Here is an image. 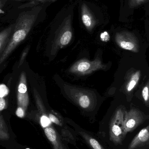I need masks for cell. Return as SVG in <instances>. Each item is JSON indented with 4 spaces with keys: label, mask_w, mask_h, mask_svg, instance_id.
<instances>
[{
    "label": "cell",
    "mask_w": 149,
    "mask_h": 149,
    "mask_svg": "<svg viewBox=\"0 0 149 149\" xmlns=\"http://www.w3.org/2000/svg\"><path fill=\"white\" fill-rule=\"evenodd\" d=\"M13 1H26V0H13ZM28 1H36L40 2L45 3L46 2H54L57 0H28Z\"/></svg>",
    "instance_id": "cell-23"
},
{
    "label": "cell",
    "mask_w": 149,
    "mask_h": 149,
    "mask_svg": "<svg viewBox=\"0 0 149 149\" xmlns=\"http://www.w3.org/2000/svg\"><path fill=\"white\" fill-rule=\"evenodd\" d=\"M8 93L9 89L7 86L4 84H0V98H3Z\"/></svg>",
    "instance_id": "cell-17"
},
{
    "label": "cell",
    "mask_w": 149,
    "mask_h": 149,
    "mask_svg": "<svg viewBox=\"0 0 149 149\" xmlns=\"http://www.w3.org/2000/svg\"><path fill=\"white\" fill-rule=\"evenodd\" d=\"M9 138V134L7 125L2 116H0V140L7 141Z\"/></svg>",
    "instance_id": "cell-14"
},
{
    "label": "cell",
    "mask_w": 149,
    "mask_h": 149,
    "mask_svg": "<svg viewBox=\"0 0 149 149\" xmlns=\"http://www.w3.org/2000/svg\"><path fill=\"white\" fill-rule=\"evenodd\" d=\"M44 129L45 134L52 144L53 149H65L60 141L57 133L50 125L44 128Z\"/></svg>",
    "instance_id": "cell-10"
},
{
    "label": "cell",
    "mask_w": 149,
    "mask_h": 149,
    "mask_svg": "<svg viewBox=\"0 0 149 149\" xmlns=\"http://www.w3.org/2000/svg\"><path fill=\"white\" fill-rule=\"evenodd\" d=\"M141 76V71H137L131 75L130 79L127 85V90L128 92L132 91L137 85Z\"/></svg>",
    "instance_id": "cell-13"
},
{
    "label": "cell",
    "mask_w": 149,
    "mask_h": 149,
    "mask_svg": "<svg viewBox=\"0 0 149 149\" xmlns=\"http://www.w3.org/2000/svg\"><path fill=\"white\" fill-rule=\"evenodd\" d=\"M146 120L143 113L137 109H131L126 112L124 120V134L133 131Z\"/></svg>",
    "instance_id": "cell-4"
},
{
    "label": "cell",
    "mask_w": 149,
    "mask_h": 149,
    "mask_svg": "<svg viewBox=\"0 0 149 149\" xmlns=\"http://www.w3.org/2000/svg\"><path fill=\"white\" fill-rule=\"evenodd\" d=\"M70 90V94L74 102L83 109H88L92 104V97L88 93L79 90L77 88H72Z\"/></svg>",
    "instance_id": "cell-9"
},
{
    "label": "cell",
    "mask_w": 149,
    "mask_h": 149,
    "mask_svg": "<svg viewBox=\"0 0 149 149\" xmlns=\"http://www.w3.org/2000/svg\"><path fill=\"white\" fill-rule=\"evenodd\" d=\"M126 111L119 109L115 113L109 125L110 139L115 144H121L124 134V120Z\"/></svg>",
    "instance_id": "cell-2"
},
{
    "label": "cell",
    "mask_w": 149,
    "mask_h": 149,
    "mask_svg": "<svg viewBox=\"0 0 149 149\" xmlns=\"http://www.w3.org/2000/svg\"><path fill=\"white\" fill-rule=\"evenodd\" d=\"M106 67L100 58H96L93 61L82 59L76 62L70 68V72L79 75H86L99 70H103Z\"/></svg>",
    "instance_id": "cell-3"
},
{
    "label": "cell",
    "mask_w": 149,
    "mask_h": 149,
    "mask_svg": "<svg viewBox=\"0 0 149 149\" xmlns=\"http://www.w3.org/2000/svg\"><path fill=\"white\" fill-rule=\"evenodd\" d=\"M72 31L70 22L67 20L59 30L56 37L52 46V50L53 52L69 44L72 38Z\"/></svg>",
    "instance_id": "cell-6"
},
{
    "label": "cell",
    "mask_w": 149,
    "mask_h": 149,
    "mask_svg": "<svg viewBox=\"0 0 149 149\" xmlns=\"http://www.w3.org/2000/svg\"><path fill=\"white\" fill-rule=\"evenodd\" d=\"M26 110H24L22 108L17 107L16 111V115L19 118H23L24 117Z\"/></svg>",
    "instance_id": "cell-19"
},
{
    "label": "cell",
    "mask_w": 149,
    "mask_h": 149,
    "mask_svg": "<svg viewBox=\"0 0 149 149\" xmlns=\"http://www.w3.org/2000/svg\"><path fill=\"white\" fill-rule=\"evenodd\" d=\"M15 25V23L11 24L0 32V52L7 46L13 33Z\"/></svg>",
    "instance_id": "cell-12"
},
{
    "label": "cell",
    "mask_w": 149,
    "mask_h": 149,
    "mask_svg": "<svg viewBox=\"0 0 149 149\" xmlns=\"http://www.w3.org/2000/svg\"><path fill=\"white\" fill-rule=\"evenodd\" d=\"M38 15V10H30L20 13L15 23L10 39L0 57V65L18 45L26 38L36 20Z\"/></svg>",
    "instance_id": "cell-1"
},
{
    "label": "cell",
    "mask_w": 149,
    "mask_h": 149,
    "mask_svg": "<svg viewBox=\"0 0 149 149\" xmlns=\"http://www.w3.org/2000/svg\"><path fill=\"white\" fill-rule=\"evenodd\" d=\"M49 117L51 122L53 123H55L57 125H60V126L61 125V122H60L59 119L53 114H49Z\"/></svg>",
    "instance_id": "cell-20"
},
{
    "label": "cell",
    "mask_w": 149,
    "mask_h": 149,
    "mask_svg": "<svg viewBox=\"0 0 149 149\" xmlns=\"http://www.w3.org/2000/svg\"><path fill=\"white\" fill-rule=\"evenodd\" d=\"M115 41L117 44L123 49L134 52L139 51V45L135 36L131 32L123 31L116 34Z\"/></svg>",
    "instance_id": "cell-5"
},
{
    "label": "cell",
    "mask_w": 149,
    "mask_h": 149,
    "mask_svg": "<svg viewBox=\"0 0 149 149\" xmlns=\"http://www.w3.org/2000/svg\"><path fill=\"white\" fill-rule=\"evenodd\" d=\"M6 1H7V0H0V9H1V7L4 5Z\"/></svg>",
    "instance_id": "cell-24"
},
{
    "label": "cell",
    "mask_w": 149,
    "mask_h": 149,
    "mask_svg": "<svg viewBox=\"0 0 149 149\" xmlns=\"http://www.w3.org/2000/svg\"><path fill=\"white\" fill-rule=\"evenodd\" d=\"M29 102V99L27 89L26 74L23 72L20 75L17 87V107L22 108L26 111Z\"/></svg>",
    "instance_id": "cell-7"
},
{
    "label": "cell",
    "mask_w": 149,
    "mask_h": 149,
    "mask_svg": "<svg viewBox=\"0 0 149 149\" xmlns=\"http://www.w3.org/2000/svg\"><path fill=\"white\" fill-rule=\"evenodd\" d=\"M83 136L93 149H104L101 145L99 143V142L97 141L94 138L90 137L86 134L83 135Z\"/></svg>",
    "instance_id": "cell-15"
},
{
    "label": "cell",
    "mask_w": 149,
    "mask_h": 149,
    "mask_svg": "<svg viewBox=\"0 0 149 149\" xmlns=\"http://www.w3.org/2000/svg\"><path fill=\"white\" fill-rule=\"evenodd\" d=\"M146 0H129L130 7L134 8L138 7L144 2Z\"/></svg>",
    "instance_id": "cell-18"
},
{
    "label": "cell",
    "mask_w": 149,
    "mask_h": 149,
    "mask_svg": "<svg viewBox=\"0 0 149 149\" xmlns=\"http://www.w3.org/2000/svg\"><path fill=\"white\" fill-rule=\"evenodd\" d=\"M149 148V125L142 129L132 140L128 149Z\"/></svg>",
    "instance_id": "cell-8"
},
{
    "label": "cell",
    "mask_w": 149,
    "mask_h": 149,
    "mask_svg": "<svg viewBox=\"0 0 149 149\" xmlns=\"http://www.w3.org/2000/svg\"><path fill=\"white\" fill-rule=\"evenodd\" d=\"M101 38L103 40L104 39V41H108L109 39V36L107 32H104L101 35Z\"/></svg>",
    "instance_id": "cell-22"
},
{
    "label": "cell",
    "mask_w": 149,
    "mask_h": 149,
    "mask_svg": "<svg viewBox=\"0 0 149 149\" xmlns=\"http://www.w3.org/2000/svg\"><path fill=\"white\" fill-rule=\"evenodd\" d=\"M6 107L5 100L3 98H0V111H2Z\"/></svg>",
    "instance_id": "cell-21"
},
{
    "label": "cell",
    "mask_w": 149,
    "mask_h": 149,
    "mask_svg": "<svg viewBox=\"0 0 149 149\" xmlns=\"http://www.w3.org/2000/svg\"><path fill=\"white\" fill-rule=\"evenodd\" d=\"M81 20L84 26L88 31L92 30L95 25V21L88 9V6L82 4L81 10Z\"/></svg>",
    "instance_id": "cell-11"
},
{
    "label": "cell",
    "mask_w": 149,
    "mask_h": 149,
    "mask_svg": "<svg viewBox=\"0 0 149 149\" xmlns=\"http://www.w3.org/2000/svg\"><path fill=\"white\" fill-rule=\"evenodd\" d=\"M142 95L145 102H148L149 100V84H147L143 88Z\"/></svg>",
    "instance_id": "cell-16"
},
{
    "label": "cell",
    "mask_w": 149,
    "mask_h": 149,
    "mask_svg": "<svg viewBox=\"0 0 149 149\" xmlns=\"http://www.w3.org/2000/svg\"></svg>",
    "instance_id": "cell-25"
}]
</instances>
